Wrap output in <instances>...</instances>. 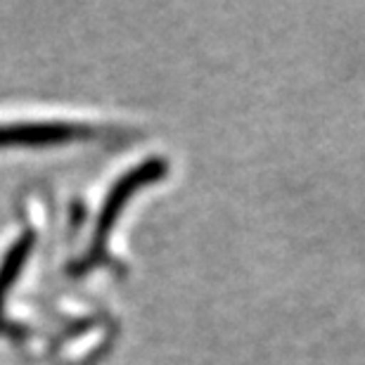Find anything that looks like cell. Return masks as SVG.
<instances>
[{
    "mask_svg": "<svg viewBox=\"0 0 365 365\" xmlns=\"http://www.w3.org/2000/svg\"><path fill=\"white\" fill-rule=\"evenodd\" d=\"M95 135V126L83 123H34V126H14L0 135V140H29V143H48V140H69V138Z\"/></svg>",
    "mask_w": 365,
    "mask_h": 365,
    "instance_id": "obj_1",
    "label": "cell"
}]
</instances>
